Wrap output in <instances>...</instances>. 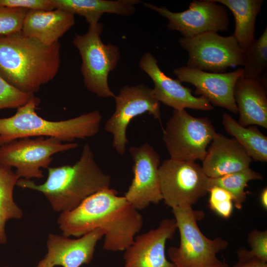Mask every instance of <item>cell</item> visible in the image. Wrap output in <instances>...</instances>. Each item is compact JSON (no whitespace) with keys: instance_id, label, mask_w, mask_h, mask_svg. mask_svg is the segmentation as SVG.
<instances>
[{"instance_id":"obj_1","label":"cell","mask_w":267,"mask_h":267,"mask_svg":"<svg viewBox=\"0 0 267 267\" xmlns=\"http://www.w3.org/2000/svg\"><path fill=\"white\" fill-rule=\"evenodd\" d=\"M107 187L85 199L75 209L61 213L57 223L63 235L79 237L96 229L104 233L103 248L125 251L143 224L142 216L125 196Z\"/></svg>"},{"instance_id":"obj_2","label":"cell","mask_w":267,"mask_h":267,"mask_svg":"<svg viewBox=\"0 0 267 267\" xmlns=\"http://www.w3.org/2000/svg\"><path fill=\"white\" fill-rule=\"evenodd\" d=\"M60 47L59 42L45 44L21 31L0 36V76L21 91L34 94L57 75Z\"/></svg>"},{"instance_id":"obj_3","label":"cell","mask_w":267,"mask_h":267,"mask_svg":"<svg viewBox=\"0 0 267 267\" xmlns=\"http://www.w3.org/2000/svg\"><path fill=\"white\" fill-rule=\"evenodd\" d=\"M44 182L19 178L16 185L39 191L44 196L54 211L66 212L77 208L85 199L104 188L110 187L111 177L97 164L88 143L81 156L72 165L48 167Z\"/></svg>"},{"instance_id":"obj_4","label":"cell","mask_w":267,"mask_h":267,"mask_svg":"<svg viewBox=\"0 0 267 267\" xmlns=\"http://www.w3.org/2000/svg\"><path fill=\"white\" fill-rule=\"evenodd\" d=\"M40 99L34 96L17 108L15 114L0 118V146L13 140L32 137H55L64 143L95 135L99 130L102 116L94 110L61 121H49L36 112Z\"/></svg>"},{"instance_id":"obj_5","label":"cell","mask_w":267,"mask_h":267,"mask_svg":"<svg viewBox=\"0 0 267 267\" xmlns=\"http://www.w3.org/2000/svg\"><path fill=\"white\" fill-rule=\"evenodd\" d=\"M180 234L178 247L171 246L167 254L176 267H223L225 262L217 254L225 249L228 242L220 237L211 239L200 230L197 221L204 216L201 211L191 206L172 208Z\"/></svg>"},{"instance_id":"obj_6","label":"cell","mask_w":267,"mask_h":267,"mask_svg":"<svg viewBox=\"0 0 267 267\" xmlns=\"http://www.w3.org/2000/svg\"><path fill=\"white\" fill-rule=\"evenodd\" d=\"M103 25H89L83 35L76 34L73 43L82 59L81 71L85 87L99 97H115L108 84L109 73L117 65L120 59L118 47L104 44L100 38Z\"/></svg>"},{"instance_id":"obj_7","label":"cell","mask_w":267,"mask_h":267,"mask_svg":"<svg viewBox=\"0 0 267 267\" xmlns=\"http://www.w3.org/2000/svg\"><path fill=\"white\" fill-rule=\"evenodd\" d=\"M217 134L208 118L194 117L185 109H174L163 128L162 138L170 158L203 161L207 147Z\"/></svg>"},{"instance_id":"obj_8","label":"cell","mask_w":267,"mask_h":267,"mask_svg":"<svg viewBox=\"0 0 267 267\" xmlns=\"http://www.w3.org/2000/svg\"><path fill=\"white\" fill-rule=\"evenodd\" d=\"M78 146L77 143H64L55 137L20 138L0 146V164L14 167L19 178L40 179L44 177L42 169L49 167L53 155Z\"/></svg>"},{"instance_id":"obj_9","label":"cell","mask_w":267,"mask_h":267,"mask_svg":"<svg viewBox=\"0 0 267 267\" xmlns=\"http://www.w3.org/2000/svg\"><path fill=\"white\" fill-rule=\"evenodd\" d=\"M159 177L162 200L171 208L192 207L210 189V178L194 161L165 160L159 166Z\"/></svg>"},{"instance_id":"obj_10","label":"cell","mask_w":267,"mask_h":267,"mask_svg":"<svg viewBox=\"0 0 267 267\" xmlns=\"http://www.w3.org/2000/svg\"><path fill=\"white\" fill-rule=\"evenodd\" d=\"M181 47L188 53L186 66L201 71L225 73L232 67L243 65V51L232 35L222 36L209 31L191 38H181Z\"/></svg>"},{"instance_id":"obj_11","label":"cell","mask_w":267,"mask_h":267,"mask_svg":"<svg viewBox=\"0 0 267 267\" xmlns=\"http://www.w3.org/2000/svg\"><path fill=\"white\" fill-rule=\"evenodd\" d=\"M114 98L115 111L106 122L104 130L112 134L113 147L123 155L129 142L126 131L130 122L135 117L148 113L161 123L160 102L153 89L143 84L125 86Z\"/></svg>"},{"instance_id":"obj_12","label":"cell","mask_w":267,"mask_h":267,"mask_svg":"<svg viewBox=\"0 0 267 267\" xmlns=\"http://www.w3.org/2000/svg\"><path fill=\"white\" fill-rule=\"evenodd\" d=\"M144 5L167 18L168 29L179 32L183 38H191L209 31L225 32L228 28L229 21L225 7L212 0H194L187 9L179 12L149 3Z\"/></svg>"},{"instance_id":"obj_13","label":"cell","mask_w":267,"mask_h":267,"mask_svg":"<svg viewBox=\"0 0 267 267\" xmlns=\"http://www.w3.org/2000/svg\"><path fill=\"white\" fill-rule=\"evenodd\" d=\"M129 152L134 162V177L124 196L139 211L163 200L159 177L160 156L147 142L131 146Z\"/></svg>"},{"instance_id":"obj_14","label":"cell","mask_w":267,"mask_h":267,"mask_svg":"<svg viewBox=\"0 0 267 267\" xmlns=\"http://www.w3.org/2000/svg\"><path fill=\"white\" fill-rule=\"evenodd\" d=\"M173 72L181 83L194 86L195 94L206 98L213 106L225 108L234 114L238 113L233 91L237 79L242 75V68L230 72L216 73L185 66L175 69Z\"/></svg>"},{"instance_id":"obj_15","label":"cell","mask_w":267,"mask_h":267,"mask_svg":"<svg viewBox=\"0 0 267 267\" xmlns=\"http://www.w3.org/2000/svg\"><path fill=\"white\" fill-rule=\"evenodd\" d=\"M177 229L175 220L166 219L156 228L135 237L125 250L124 267H176L167 259L165 247Z\"/></svg>"},{"instance_id":"obj_16","label":"cell","mask_w":267,"mask_h":267,"mask_svg":"<svg viewBox=\"0 0 267 267\" xmlns=\"http://www.w3.org/2000/svg\"><path fill=\"white\" fill-rule=\"evenodd\" d=\"M139 65L152 80L154 85L153 89L160 102L176 110L190 108L210 111L214 109L206 98L194 96L192 90L183 86L179 80L167 76L160 69L157 60L151 53H144Z\"/></svg>"},{"instance_id":"obj_17","label":"cell","mask_w":267,"mask_h":267,"mask_svg":"<svg viewBox=\"0 0 267 267\" xmlns=\"http://www.w3.org/2000/svg\"><path fill=\"white\" fill-rule=\"evenodd\" d=\"M103 236V232L100 229L76 239L49 233L46 240L47 252L45 257L53 267H80L91 261L96 244Z\"/></svg>"},{"instance_id":"obj_18","label":"cell","mask_w":267,"mask_h":267,"mask_svg":"<svg viewBox=\"0 0 267 267\" xmlns=\"http://www.w3.org/2000/svg\"><path fill=\"white\" fill-rule=\"evenodd\" d=\"M252 161L234 138L217 133L207 150L201 166L210 178H216L250 167Z\"/></svg>"},{"instance_id":"obj_19","label":"cell","mask_w":267,"mask_h":267,"mask_svg":"<svg viewBox=\"0 0 267 267\" xmlns=\"http://www.w3.org/2000/svg\"><path fill=\"white\" fill-rule=\"evenodd\" d=\"M233 96L239 118L243 127L258 125L267 129V84L244 78L237 79Z\"/></svg>"},{"instance_id":"obj_20","label":"cell","mask_w":267,"mask_h":267,"mask_svg":"<svg viewBox=\"0 0 267 267\" xmlns=\"http://www.w3.org/2000/svg\"><path fill=\"white\" fill-rule=\"evenodd\" d=\"M75 23L74 15L61 9L29 10L21 32L27 37L51 45L59 42Z\"/></svg>"},{"instance_id":"obj_21","label":"cell","mask_w":267,"mask_h":267,"mask_svg":"<svg viewBox=\"0 0 267 267\" xmlns=\"http://www.w3.org/2000/svg\"><path fill=\"white\" fill-rule=\"evenodd\" d=\"M55 9L85 18L89 25L96 24L104 13L129 16L135 11L138 0H52Z\"/></svg>"},{"instance_id":"obj_22","label":"cell","mask_w":267,"mask_h":267,"mask_svg":"<svg viewBox=\"0 0 267 267\" xmlns=\"http://www.w3.org/2000/svg\"><path fill=\"white\" fill-rule=\"evenodd\" d=\"M228 8L234 17L235 27L232 35L244 51L255 40L256 18L264 0H212Z\"/></svg>"},{"instance_id":"obj_23","label":"cell","mask_w":267,"mask_h":267,"mask_svg":"<svg viewBox=\"0 0 267 267\" xmlns=\"http://www.w3.org/2000/svg\"><path fill=\"white\" fill-rule=\"evenodd\" d=\"M222 123L226 133L243 147L252 159L267 162V137L256 126L243 127L227 113H224Z\"/></svg>"},{"instance_id":"obj_24","label":"cell","mask_w":267,"mask_h":267,"mask_svg":"<svg viewBox=\"0 0 267 267\" xmlns=\"http://www.w3.org/2000/svg\"><path fill=\"white\" fill-rule=\"evenodd\" d=\"M19 179L11 167L0 164V244H4L7 241V222L23 216L22 210L13 199L14 188Z\"/></svg>"},{"instance_id":"obj_25","label":"cell","mask_w":267,"mask_h":267,"mask_svg":"<svg viewBox=\"0 0 267 267\" xmlns=\"http://www.w3.org/2000/svg\"><path fill=\"white\" fill-rule=\"evenodd\" d=\"M242 76L267 84V26L262 34L243 51Z\"/></svg>"},{"instance_id":"obj_26","label":"cell","mask_w":267,"mask_h":267,"mask_svg":"<svg viewBox=\"0 0 267 267\" xmlns=\"http://www.w3.org/2000/svg\"><path fill=\"white\" fill-rule=\"evenodd\" d=\"M263 178L262 174L248 167L219 178H209V186L210 188L217 186L228 191L233 197L234 206L240 210L246 199L244 189L247 183L252 180H262Z\"/></svg>"},{"instance_id":"obj_27","label":"cell","mask_w":267,"mask_h":267,"mask_svg":"<svg viewBox=\"0 0 267 267\" xmlns=\"http://www.w3.org/2000/svg\"><path fill=\"white\" fill-rule=\"evenodd\" d=\"M247 242L251 250L239 248L237 251L238 260L256 258L267 262V230H252L248 234Z\"/></svg>"},{"instance_id":"obj_28","label":"cell","mask_w":267,"mask_h":267,"mask_svg":"<svg viewBox=\"0 0 267 267\" xmlns=\"http://www.w3.org/2000/svg\"><path fill=\"white\" fill-rule=\"evenodd\" d=\"M28 10L0 6V36L21 32Z\"/></svg>"},{"instance_id":"obj_29","label":"cell","mask_w":267,"mask_h":267,"mask_svg":"<svg viewBox=\"0 0 267 267\" xmlns=\"http://www.w3.org/2000/svg\"><path fill=\"white\" fill-rule=\"evenodd\" d=\"M35 96L24 93L7 83L0 76V110L18 108Z\"/></svg>"},{"instance_id":"obj_30","label":"cell","mask_w":267,"mask_h":267,"mask_svg":"<svg viewBox=\"0 0 267 267\" xmlns=\"http://www.w3.org/2000/svg\"><path fill=\"white\" fill-rule=\"evenodd\" d=\"M209 207L219 216L223 218H229L233 208V197L226 190L217 186L211 187L209 190Z\"/></svg>"},{"instance_id":"obj_31","label":"cell","mask_w":267,"mask_h":267,"mask_svg":"<svg viewBox=\"0 0 267 267\" xmlns=\"http://www.w3.org/2000/svg\"><path fill=\"white\" fill-rule=\"evenodd\" d=\"M0 6L27 10H52V0H0Z\"/></svg>"},{"instance_id":"obj_32","label":"cell","mask_w":267,"mask_h":267,"mask_svg":"<svg viewBox=\"0 0 267 267\" xmlns=\"http://www.w3.org/2000/svg\"><path fill=\"white\" fill-rule=\"evenodd\" d=\"M223 267H267V262L256 258L238 260L234 266H229L226 263Z\"/></svg>"},{"instance_id":"obj_33","label":"cell","mask_w":267,"mask_h":267,"mask_svg":"<svg viewBox=\"0 0 267 267\" xmlns=\"http://www.w3.org/2000/svg\"><path fill=\"white\" fill-rule=\"evenodd\" d=\"M260 202L262 207L265 209H267V188H265L260 194Z\"/></svg>"},{"instance_id":"obj_34","label":"cell","mask_w":267,"mask_h":267,"mask_svg":"<svg viewBox=\"0 0 267 267\" xmlns=\"http://www.w3.org/2000/svg\"><path fill=\"white\" fill-rule=\"evenodd\" d=\"M35 267H54L45 257L41 260Z\"/></svg>"},{"instance_id":"obj_35","label":"cell","mask_w":267,"mask_h":267,"mask_svg":"<svg viewBox=\"0 0 267 267\" xmlns=\"http://www.w3.org/2000/svg\"><path fill=\"white\" fill-rule=\"evenodd\" d=\"M7 267V266H5V267Z\"/></svg>"}]
</instances>
